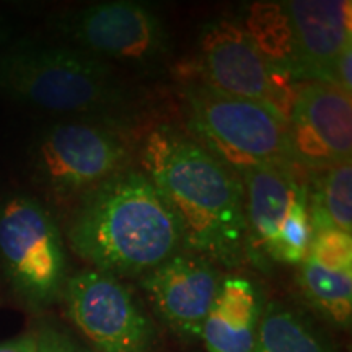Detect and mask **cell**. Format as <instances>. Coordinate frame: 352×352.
Wrapping results in <instances>:
<instances>
[{"label":"cell","instance_id":"obj_1","mask_svg":"<svg viewBox=\"0 0 352 352\" xmlns=\"http://www.w3.org/2000/svg\"><path fill=\"white\" fill-rule=\"evenodd\" d=\"M138 157L178 220L183 252L223 267L252 259L243 183L235 171L186 132L166 124L145 135Z\"/></svg>","mask_w":352,"mask_h":352},{"label":"cell","instance_id":"obj_2","mask_svg":"<svg viewBox=\"0 0 352 352\" xmlns=\"http://www.w3.org/2000/svg\"><path fill=\"white\" fill-rule=\"evenodd\" d=\"M65 239L91 270L120 279H140L183 252L178 220L151 178L132 166L76 202Z\"/></svg>","mask_w":352,"mask_h":352},{"label":"cell","instance_id":"obj_3","mask_svg":"<svg viewBox=\"0 0 352 352\" xmlns=\"http://www.w3.org/2000/svg\"><path fill=\"white\" fill-rule=\"evenodd\" d=\"M0 90L57 116L124 122L131 90L116 67L67 44L21 43L0 56Z\"/></svg>","mask_w":352,"mask_h":352},{"label":"cell","instance_id":"obj_4","mask_svg":"<svg viewBox=\"0 0 352 352\" xmlns=\"http://www.w3.org/2000/svg\"><path fill=\"white\" fill-rule=\"evenodd\" d=\"M188 132L210 155L241 176L259 168H294L287 122L252 100L222 94L204 82L183 90Z\"/></svg>","mask_w":352,"mask_h":352},{"label":"cell","instance_id":"obj_5","mask_svg":"<svg viewBox=\"0 0 352 352\" xmlns=\"http://www.w3.org/2000/svg\"><path fill=\"white\" fill-rule=\"evenodd\" d=\"M124 122L70 118L43 127L30 151L33 179L56 202H77L131 168Z\"/></svg>","mask_w":352,"mask_h":352},{"label":"cell","instance_id":"obj_6","mask_svg":"<svg viewBox=\"0 0 352 352\" xmlns=\"http://www.w3.org/2000/svg\"><path fill=\"white\" fill-rule=\"evenodd\" d=\"M0 264L30 307L44 308L63 298L69 279L64 235L36 197L12 195L0 201Z\"/></svg>","mask_w":352,"mask_h":352},{"label":"cell","instance_id":"obj_7","mask_svg":"<svg viewBox=\"0 0 352 352\" xmlns=\"http://www.w3.org/2000/svg\"><path fill=\"white\" fill-rule=\"evenodd\" d=\"M67 46L114 65L152 67L170 52V34L151 7L111 0L65 12L54 21Z\"/></svg>","mask_w":352,"mask_h":352},{"label":"cell","instance_id":"obj_8","mask_svg":"<svg viewBox=\"0 0 352 352\" xmlns=\"http://www.w3.org/2000/svg\"><path fill=\"white\" fill-rule=\"evenodd\" d=\"M240 178L252 258L298 266L314 236L307 183L294 168H259Z\"/></svg>","mask_w":352,"mask_h":352},{"label":"cell","instance_id":"obj_9","mask_svg":"<svg viewBox=\"0 0 352 352\" xmlns=\"http://www.w3.org/2000/svg\"><path fill=\"white\" fill-rule=\"evenodd\" d=\"M63 298L70 321L94 352H155V324L120 277L80 271L67 279Z\"/></svg>","mask_w":352,"mask_h":352},{"label":"cell","instance_id":"obj_10","mask_svg":"<svg viewBox=\"0 0 352 352\" xmlns=\"http://www.w3.org/2000/svg\"><path fill=\"white\" fill-rule=\"evenodd\" d=\"M204 83L222 94L264 104L287 122L298 87L272 67L235 19H217L202 26L197 43Z\"/></svg>","mask_w":352,"mask_h":352},{"label":"cell","instance_id":"obj_11","mask_svg":"<svg viewBox=\"0 0 352 352\" xmlns=\"http://www.w3.org/2000/svg\"><path fill=\"white\" fill-rule=\"evenodd\" d=\"M287 134L296 168L316 173L351 162V95L329 83H302L287 118Z\"/></svg>","mask_w":352,"mask_h":352},{"label":"cell","instance_id":"obj_12","mask_svg":"<svg viewBox=\"0 0 352 352\" xmlns=\"http://www.w3.org/2000/svg\"><path fill=\"white\" fill-rule=\"evenodd\" d=\"M222 279L210 259L179 252L140 277V287L162 323L182 340L197 341Z\"/></svg>","mask_w":352,"mask_h":352},{"label":"cell","instance_id":"obj_13","mask_svg":"<svg viewBox=\"0 0 352 352\" xmlns=\"http://www.w3.org/2000/svg\"><path fill=\"white\" fill-rule=\"evenodd\" d=\"M349 0H284L289 30L287 76L333 85L334 65L352 43Z\"/></svg>","mask_w":352,"mask_h":352},{"label":"cell","instance_id":"obj_14","mask_svg":"<svg viewBox=\"0 0 352 352\" xmlns=\"http://www.w3.org/2000/svg\"><path fill=\"white\" fill-rule=\"evenodd\" d=\"M298 287L305 300L338 328L352 321V236L323 228L314 230L310 248L298 264Z\"/></svg>","mask_w":352,"mask_h":352},{"label":"cell","instance_id":"obj_15","mask_svg":"<svg viewBox=\"0 0 352 352\" xmlns=\"http://www.w3.org/2000/svg\"><path fill=\"white\" fill-rule=\"evenodd\" d=\"M264 305L261 289L253 279L223 274L201 333L208 352H252Z\"/></svg>","mask_w":352,"mask_h":352},{"label":"cell","instance_id":"obj_16","mask_svg":"<svg viewBox=\"0 0 352 352\" xmlns=\"http://www.w3.org/2000/svg\"><path fill=\"white\" fill-rule=\"evenodd\" d=\"M252 352H336V349L300 311L283 302H270L264 305Z\"/></svg>","mask_w":352,"mask_h":352},{"label":"cell","instance_id":"obj_17","mask_svg":"<svg viewBox=\"0 0 352 352\" xmlns=\"http://www.w3.org/2000/svg\"><path fill=\"white\" fill-rule=\"evenodd\" d=\"M308 188L311 228H334L352 233V165L351 162L316 171Z\"/></svg>","mask_w":352,"mask_h":352},{"label":"cell","instance_id":"obj_18","mask_svg":"<svg viewBox=\"0 0 352 352\" xmlns=\"http://www.w3.org/2000/svg\"><path fill=\"white\" fill-rule=\"evenodd\" d=\"M38 352H94L54 327H43L36 333Z\"/></svg>","mask_w":352,"mask_h":352},{"label":"cell","instance_id":"obj_19","mask_svg":"<svg viewBox=\"0 0 352 352\" xmlns=\"http://www.w3.org/2000/svg\"><path fill=\"white\" fill-rule=\"evenodd\" d=\"M351 64H352V43L347 44L344 50H342L340 57H338L336 65H334V72H333V85L338 87L347 95H351L352 91Z\"/></svg>","mask_w":352,"mask_h":352},{"label":"cell","instance_id":"obj_20","mask_svg":"<svg viewBox=\"0 0 352 352\" xmlns=\"http://www.w3.org/2000/svg\"><path fill=\"white\" fill-rule=\"evenodd\" d=\"M0 352H38L36 333L21 334L13 340L0 342Z\"/></svg>","mask_w":352,"mask_h":352}]
</instances>
